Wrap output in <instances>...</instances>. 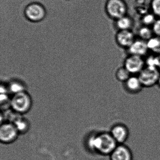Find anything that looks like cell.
Here are the masks:
<instances>
[{
	"label": "cell",
	"instance_id": "6da1fadb",
	"mask_svg": "<svg viewBox=\"0 0 160 160\" xmlns=\"http://www.w3.org/2000/svg\"><path fill=\"white\" fill-rule=\"evenodd\" d=\"M89 143L92 149L104 155H110L118 145L110 132L102 133L93 137Z\"/></svg>",
	"mask_w": 160,
	"mask_h": 160
},
{
	"label": "cell",
	"instance_id": "7a4b0ae2",
	"mask_svg": "<svg viewBox=\"0 0 160 160\" xmlns=\"http://www.w3.org/2000/svg\"><path fill=\"white\" fill-rule=\"evenodd\" d=\"M105 9L108 17L115 21L127 14L128 6L125 0H107Z\"/></svg>",
	"mask_w": 160,
	"mask_h": 160
},
{
	"label": "cell",
	"instance_id": "3957f363",
	"mask_svg": "<svg viewBox=\"0 0 160 160\" xmlns=\"http://www.w3.org/2000/svg\"><path fill=\"white\" fill-rule=\"evenodd\" d=\"M160 75L158 68L145 66L138 76L143 88H151L157 84Z\"/></svg>",
	"mask_w": 160,
	"mask_h": 160
},
{
	"label": "cell",
	"instance_id": "277c9868",
	"mask_svg": "<svg viewBox=\"0 0 160 160\" xmlns=\"http://www.w3.org/2000/svg\"><path fill=\"white\" fill-rule=\"evenodd\" d=\"M123 66L132 75H138L146 66L145 58L140 56L128 55L124 60Z\"/></svg>",
	"mask_w": 160,
	"mask_h": 160
},
{
	"label": "cell",
	"instance_id": "5b68a950",
	"mask_svg": "<svg viewBox=\"0 0 160 160\" xmlns=\"http://www.w3.org/2000/svg\"><path fill=\"white\" fill-rule=\"evenodd\" d=\"M25 14L27 19L33 22L42 21L45 17L46 12L42 4L37 2L29 4L25 10Z\"/></svg>",
	"mask_w": 160,
	"mask_h": 160
},
{
	"label": "cell",
	"instance_id": "8992f818",
	"mask_svg": "<svg viewBox=\"0 0 160 160\" xmlns=\"http://www.w3.org/2000/svg\"><path fill=\"white\" fill-rule=\"evenodd\" d=\"M31 105L30 97L28 94L23 91L15 93L12 99V107L18 112H26L29 109Z\"/></svg>",
	"mask_w": 160,
	"mask_h": 160
},
{
	"label": "cell",
	"instance_id": "52a82bcc",
	"mask_svg": "<svg viewBox=\"0 0 160 160\" xmlns=\"http://www.w3.org/2000/svg\"><path fill=\"white\" fill-rule=\"evenodd\" d=\"M115 38L118 46L127 50L137 38L132 30H121L117 31Z\"/></svg>",
	"mask_w": 160,
	"mask_h": 160
},
{
	"label": "cell",
	"instance_id": "ba28073f",
	"mask_svg": "<svg viewBox=\"0 0 160 160\" xmlns=\"http://www.w3.org/2000/svg\"><path fill=\"white\" fill-rule=\"evenodd\" d=\"M110 133L118 144H124L129 138V129L122 123L115 124L111 128Z\"/></svg>",
	"mask_w": 160,
	"mask_h": 160
},
{
	"label": "cell",
	"instance_id": "9c48e42d",
	"mask_svg": "<svg viewBox=\"0 0 160 160\" xmlns=\"http://www.w3.org/2000/svg\"><path fill=\"white\" fill-rule=\"evenodd\" d=\"M126 50L128 55H136L143 58L146 57L149 52L147 42L138 38Z\"/></svg>",
	"mask_w": 160,
	"mask_h": 160
},
{
	"label": "cell",
	"instance_id": "30bf717a",
	"mask_svg": "<svg viewBox=\"0 0 160 160\" xmlns=\"http://www.w3.org/2000/svg\"><path fill=\"white\" fill-rule=\"evenodd\" d=\"M18 130L15 125L10 123L2 124L0 128V139L2 142L9 143L17 136Z\"/></svg>",
	"mask_w": 160,
	"mask_h": 160
},
{
	"label": "cell",
	"instance_id": "8fae6325",
	"mask_svg": "<svg viewBox=\"0 0 160 160\" xmlns=\"http://www.w3.org/2000/svg\"><path fill=\"white\" fill-rule=\"evenodd\" d=\"M111 160H132V150L124 144H118L110 154Z\"/></svg>",
	"mask_w": 160,
	"mask_h": 160
},
{
	"label": "cell",
	"instance_id": "7c38bea8",
	"mask_svg": "<svg viewBox=\"0 0 160 160\" xmlns=\"http://www.w3.org/2000/svg\"><path fill=\"white\" fill-rule=\"evenodd\" d=\"M125 89L129 93L135 94L142 90L143 87L138 76L131 75L123 83Z\"/></svg>",
	"mask_w": 160,
	"mask_h": 160
},
{
	"label": "cell",
	"instance_id": "4fadbf2b",
	"mask_svg": "<svg viewBox=\"0 0 160 160\" xmlns=\"http://www.w3.org/2000/svg\"><path fill=\"white\" fill-rule=\"evenodd\" d=\"M114 21V25L118 31L132 30L134 26L133 19L128 14Z\"/></svg>",
	"mask_w": 160,
	"mask_h": 160
},
{
	"label": "cell",
	"instance_id": "5bb4252c",
	"mask_svg": "<svg viewBox=\"0 0 160 160\" xmlns=\"http://www.w3.org/2000/svg\"><path fill=\"white\" fill-rule=\"evenodd\" d=\"M137 35L138 38L147 41L151 39L154 36L151 27L142 25L137 30Z\"/></svg>",
	"mask_w": 160,
	"mask_h": 160
},
{
	"label": "cell",
	"instance_id": "9a60e30c",
	"mask_svg": "<svg viewBox=\"0 0 160 160\" xmlns=\"http://www.w3.org/2000/svg\"><path fill=\"white\" fill-rule=\"evenodd\" d=\"M149 52L155 55H160V37L153 36L147 41Z\"/></svg>",
	"mask_w": 160,
	"mask_h": 160
},
{
	"label": "cell",
	"instance_id": "2e32d148",
	"mask_svg": "<svg viewBox=\"0 0 160 160\" xmlns=\"http://www.w3.org/2000/svg\"><path fill=\"white\" fill-rule=\"evenodd\" d=\"M116 78L118 81L124 83L132 75L122 66L117 69L116 72Z\"/></svg>",
	"mask_w": 160,
	"mask_h": 160
},
{
	"label": "cell",
	"instance_id": "e0dca14e",
	"mask_svg": "<svg viewBox=\"0 0 160 160\" xmlns=\"http://www.w3.org/2000/svg\"><path fill=\"white\" fill-rule=\"evenodd\" d=\"M157 18L151 12H147L143 14L141 16V22L142 25L151 27Z\"/></svg>",
	"mask_w": 160,
	"mask_h": 160
},
{
	"label": "cell",
	"instance_id": "ac0fdd59",
	"mask_svg": "<svg viewBox=\"0 0 160 160\" xmlns=\"http://www.w3.org/2000/svg\"><path fill=\"white\" fill-rule=\"evenodd\" d=\"M150 12L157 18H160V0H150L149 3Z\"/></svg>",
	"mask_w": 160,
	"mask_h": 160
},
{
	"label": "cell",
	"instance_id": "d6986e66",
	"mask_svg": "<svg viewBox=\"0 0 160 160\" xmlns=\"http://www.w3.org/2000/svg\"><path fill=\"white\" fill-rule=\"evenodd\" d=\"M154 36L160 37V18H157L151 27Z\"/></svg>",
	"mask_w": 160,
	"mask_h": 160
},
{
	"label": "cell",
	"instance_id": "ffe728a7",
	"mask_svg": "<svg viewBox=\"0 0 160 160\" xmlns=\"http://www.w3.org/2000/svg\"><path fill=\"white\" fill-rule=\"evenodd\" d=\"M158 68L160 71V55H158Z\"/></svg>",
	"mask_w": 160,
	"mask_h": 160
},
{
	"label": "cell",
	"instance_id": "44dd1931",
	"mask_svg": "<svg viewBox=\"0 0 160 160\" xmlns=\"http://www.w3.org/2000/svg\"><path fill=\"white\" fill-rule=\"evenodd\" d=\"M157 85L159 86V87L160 88V76H159V79H158V83H157Z\"/></svg>",
	"mask_w": 160,
	"mask_h": 160
}]
</instances>
